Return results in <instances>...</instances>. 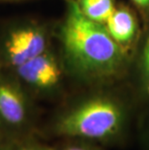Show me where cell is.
<instances>
[{
  "label": "cell",
  "mask_w": 149,
  "mask_h": 150,
  "mask_svg": "<svg viewBox=\"0 0 149 150\" xmlns=\"http://www.w3.org/2000/svg\"><path fill=\"white\" fill-rule=\"evenodd\" d=\"M63 50L71 71L85 81H105L122 66L123 50L103 23L82 14L76 0H68L60 29Z\"/></svg>",
  "instance_id": "1"
},
{
  "label": "cell",
  "mask_w": 149,
  "mask_h": 150,
  "mask_svg": "<svg viewBox=\"0 0 149 150\" xmlns=\"http://www.w3.org/2000/svg\"><path fill=\"white\" fill-rule=\"evenodd\" d=\"M50 132L63 139H81L107 148H124L129 139L128 108L121 99L95 93L63 110Z\"/></svg>",
  "instance_id": "2"
},
{
  "label": "cell",
  "mask_w": 149,
  "mask_h": 150,
  "mask_svg": "<svg viewBox=\"0 0 149 150\" xmlns=\"http://www.w3.org/2000/svg\"><path fill=\"white\" fill-rule=\"evenodd\" d=\"M47 50L46 30L33 22L12 25L6 31L1 44L3 62L13 70Z\"/></svg>",
  "instance_id": "3"
},
{
  "label": "cell",
  "mask_w": 149,
  "mask_h": 150,
  "mask_svg": "<svg viewBox=\"0 0 149 150\" xmlns=\"http://www.w3.org/2000/svg\"><path fill=\"white\" fill-rule=\"evenodd\" d=\"M14 71L20 82L42 94L54 93L61 84V68L53 54L47 50Z\"/></svg>",
  "instance_id": "4"
},
{
  "label": "cell",
  "mask_w": 149,
  "mask_h": 150,
  "mask_svg": "<svg viewBox=\"0 0 149 150\" xmlns=\"http://www.w3.org/2000/svg\"><path fill=\"white\" fill-rule=\"evenodd\" d=\"M30 105L20 82L0 74V125L18 130L26 126Z\"/></svg>",
  "instance_id": "5"
},
{
  "label": "cell",
  "mask_w": 149,
  "mask_h": 150,
  "mask_svg": "<svg viewBox=\"0 0 149 150\" xmlns=\"http://www.w3.org/2000/svg\"><path fill=\"white\" fill-rule=\"evenodd\" d=\"M105 26L112 39L119 45L130 42L137 30L135 18L126 9H115Z\"/></svg>",
  "instance_id": "6"
},
{
  "label": "cell",
  "mask_w": 149,
  "mask_h": 150,
  "mask_svg": "<svg viewBox=\"0 0 149 150\" xmlns=\"http://www.w3.org/2000/svg\"><path fill=\"white\" fill-rule=\"evenodd\" d=\"M85 17L100 23H106L115 7L112 0H76Z\"/></svg>",
  "instance_id": "7"
},
{
  "label": "cell",
  "mask_w": 149,
  "mask_h": 150,
  "mask_svg": "<svg viewBox=\"0 0 149 150\" xmlns=\"http://www.w3.org/2000/svg\"><path fill=\"white\" fill-rule=\"evenodd\" d=\"M66 142L57 150H107L106 147L97 142L81 139H65Z\"/></svg>",
  "instance_id": "8"
},
{
  "label": "cell",
  "mask_w": 149,
  "mask_h": 150,
  "mask_svg": "<svg viewBox=\"0 0 149 150\" xmlns=\"http://www.w3.org/2000/svg\"><path fill=\"white\" fill-rule=\"evenodd\" d=\"M143 61H142L141 70V90L142 95L149 97V39L145 45L143 52Z\"/></svg>",
  "instance_id": "9"
},
{
  "label": "cell",
  "mask_w": 149,
  "mask_h": 150,
  "mask_svg": "<svg viewBox=\"0 0 149 150\" xmlns=\"http://www.w3.org/2000/svg\"><path fill=\"white\" fill-rule=\"evenodd\" d=\"M13 150H57V147L45 144L35 139H27L17 145L13 144Z\"/></svg>",
  "instance_id": "10"
},
{
  "label": "cell",
  "mask_w": 149,
  "mask_h": 150,
  "mask_svg": "<svg viewBox=\"0 0 149 150\" xmlns=\"http://www.w3.org/2000/svg\"><path fill=\"white\" fill-rule=\"evenodd\" d=\"M141 142V148H142V150H149V129L142 134Z\"/></svg>",
  "instance_id": "11"
},
{
  "label": "cell",
  "mask_w": 149,
  "mask_h": 150,
  "mask_svg": "<svg viewBox=\"0 0 149 150\" xmlns=\"http://www.w3.org/2000/svg\"><path fill=\"white\" fill-rule=\"evenodd\" d=\"M136 4L139 7H143V8H147L149 7V0H133Z\"/></svg>",
  "instance_id": "12"
},
{
  "label": "cell",
  "mask_w": 149,
  "mask_h": 150,
  "mask_svg": "<svg viewBox=\"0 0 149 150\" xmlns=\"http://www.w3.org/2000/svg\"><path fill=\"white\" fill-rule=\"evenodd\" d=\"M0 150H13V144L9 142L0 143Z\"/></svg>",
  "instance_id": "13"
},
{
  "label": "cell",
  "mask_w": 149,
  "mask_h": 150,
  "mask_svg": "<svg viewBox=\"0 0 149 150\" xmlns=\"http://www.w3.org/2000/svg\"><path fill=\"white\" fill-rule=\"evenodd\" d=\"M0 1H18V0H0Z\"/></svg>",
  "instance_id": "14"
}]
</instances>
